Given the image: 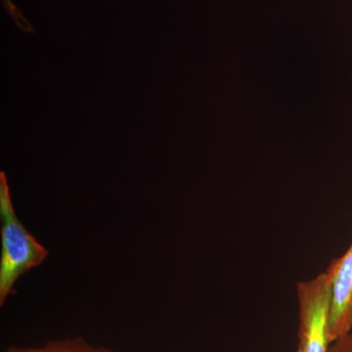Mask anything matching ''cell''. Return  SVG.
<instances>
[{"label": "cell", "mask_w": 352, "mask_h": 352, "mask_svg": "<svg viewBox=\"0 0 352 352\" xmlns=\"http://www.w3.org/2000/svg\"><path fill=\"white\" fill-rule=\"evenodd\" d=\"M0 217H1L2 252L0 263V305L13 292L18 278L39 265L47 250L39 244L14 210L6 173H0Z\"/></svg>", "instance_id": "cell-1"}, {"label": "cell", "mask_w": 352, "mask_h": 352, "mask_svg": "<svg viewBox=\"0 0 352 352\" xmlns=\"http://www.w3.org/2000/svg\"><path fill=\"white\" fill-rule=\"evenodd\" d=\"M335 274L331 263L326 272L298 284V352H329V311Z\"/></svg>", "instance_id": "cell-2"}, {"label": "cell", "mask_w": 352, "mask_h": 352, "mask_svg": "<svg viewBox=\"0 0 352 352\" xmlns=\"http://www.w3.org/2000/svg\"><path fill=\"white\" fill-rule=\"evenodd\" d=\"M335 274L329 311L331 344L351 333L352 329V243L346 254L333 259Z\"/></svg>", "instance_id": "cell-3"}, {"label": "cell", "mask_w": 352, "mask_h": 352, "mask_svg": "<svg viewBox=\"0 0 352 352\" xmlns=\"http://www.w3.org/2000/svg\"><path fill=\"white\" fill-rule=\"evenodd\" d=\"M14 352H113L105 349H95L88 346L82 339L60 340L50 342L43 349L13 351Z\"/></svg>", "instance_id": "cell-4"}, {"label": "cell", "mask_w": 352, "mask_h": 352, "mask_svg": "<svg viewBox=\"0 0 352 352\" xmlns=\"http://www.w3.org/2000/svg\"><path fill=\"white\" fill-rule=\"evenodd\" d=\"M329 352H352V333H347L332 342Z\"/></svg>", "instance_id": "cell-5"}, {"label": "cell", "mask_w": 352, "mask_h": 352, "mask_svg": "<svg viewBox=\"0 0 352 352\" xmlns=\"http://www.w3.org/2000/svg\"><path fill=\"white\" fill-rule=\"evenodd\" d=\"M11 352H14V351H11Z\"/></svg>", "instance_id": "cell-6"}]
</instances>
